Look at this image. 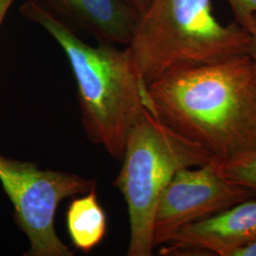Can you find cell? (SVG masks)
I'll return each mask as SVG.
<instances>
[{
  "instance_id": "1",
  "label": "cell",
  "mask_w": 256,
  "mask_h": 256,
  "mask_svg": "<svg viewBox=\"0 0 256 256\" xmlns=\"http://www.w3.org/2000/svg\"><path fill=\"white\" fill-rule=\"evenodd\" d=\"M144 106L216 162L256 149V66L248 54L174 66L147 82Z\"/></svg>"
},
{
  "instance_id": "2",
  "label": "cell",
  "mask_w": 256,
  "mask_h": 256,
  "mask_svg": "<svg viewBox=\"0 0 256 256\" xmlns=\"http://www.w3.org/2000/svg\"><path fill=\"white\" fill-rule=\"evenodd\" d=\"M30 21L44 28L66 55L78 88L82 126L88 138L122 160L128 133L146 108V84L128 48L92 46L38 0L20 7Z\"/></svg>"
},
{
  "instance_id": "3",
  "label": "cell",
  "mask_w": 256,
  "mask_h": 256,
  "mask_svg": "<svg viewBox=\"0 0 256 256\" xmlns=\"http://www.w3.org/2000/svg\"><path fill=\"white\" fill-rule=\"evenodd\" d=\"M248 45L247 30L221 24L210 0H149L126 48L146 84L176 64L247 54Z\"/></svg>"
},
{
  "instance_id": "4",
  "label": "cell",
  "mask_w": 256,
  "mask_h": 256,
  "mask_svg": "<svg viewBox=\"0 0 256 256\" xmlns=\"http://www.w3.org/2000/svg\"><path fill=\"white\" fill-rule=\"evenodd\" d=\"M214 160L202 147L165 126L146 108L144 110L128 133L122 164L114 182L128 206V256L153 254L156 210L176 173Z\"/></svg>"
},
{
  "instance_id": "5",
  "label": "cell",
  "mask_w": 256,
  "mask_h": 256,
  "mask_svg": "<svg viewBox=\"0 0 256 256\" xmlns=\"http://www.w3.org/2000/svg\"><path fill=\"white\" fill-rule=\"evenodd\" d=\"M0 183L14 207V218L28 241L27 256H72L56 234L55 214L60 203L90 192L92 178L64 171L40 169L36 164L0 154Z\"/></svg>"
},
{
  "instance_id": "6",
  "label": "cell",
  "mask_w": 256,
  "mask_h": 256,
  "mask_svg": "<svg viewBox=\"0 0 256 256\" xmlns=\"http://www.w3.org/2000/svg\"><path fill=\"white\" fill-rule=\"evenodd\" d=\"M254 198L247 189L220 174L218 162L178 170L156 210L155 248L166 244L184 226L206 220L239 202Z\"/></svg>"
},
{
  "instance_id": "7",
  "label": "cell",
  "mask_w": 256,
  "mask_h": 256,
  "mask_svg": "<svg viewBox=\"0 0 256 256\" xmlns=\"http://www.w3.org/2000/svg\"><path fill=\"white\" fill-rule=\"evenodd\" d=\"M256 240V198L239 202L206 220L178 230L160 256H232L239 248Z\"/></svg>"
},
{
  "instance_id": "8",
  "label": "cell",
  "mask_w": 256,
  "mask_h": 256,
  "mask_svg": "<svg viewBox=\"0 0 256 256\" xmlns=\"http://www.w3.org/2000/svg\"><path fill=\"white\" fill-rule=\"evenodd\" d=\"M68 25L81 28L99 43L128 46L140 14L126 0H38Z\"/></svg>"
},
{
  "instance_id": "9",
  "label": "cell",
  "mask_w": 256,
  "mask_h": 256,
  "mask_svg": "<svg viewBox=\"0 0 256 256\" xmlns=\"http://www.w3.org/2000/svg\"><path fill=\"white\" fill-rule=\"evenodd\" d=\"M66 220L74 247L88 254L101 243L106 232V216L98 202L96 187L79 198L74 196Z\"/></svg>"
},
{
  "instance_id": "10",
  "label": "cell",
  "mask_w": 256,
  "mask_h": 256,
  "mask_svg": "<svg viewBox=\"0 0 256 256\" xmlns=\"http://www.w3.org/2000/svg\"><path fill=\"white\" fill-rule=\"evenodd\" d=\"M220 174L247 189L256 198V149L226 162H218Z\"/></svg>"
},
{
  "instance_id": "11",
  "label": "cell",
  "mask_w": 256,
  "mask_h": 256,
  "mask_svg": "<svg viewBox=\"0 0 256 256\" xmlns=\"http://www.w3.org/2000/svg\"><path fill=\"white\" fill-rule=\"evenodd\" d=\"M234 14V22L242 28L247 27L256 14V0H227Z\"/></svg>"
},
{
  "instance_id": "12",
  "label": "cell",
  "mask_w": 256,
  "mask_h": 256,
  "mask_svg": "<svg viewBox=\"0 0 256 256\" xmlns=\"http://www.w3.org/2000/svg\"><path fill=\"white\" fill-rule=\"evenodd\" d=\"M250 36V45L247 54L250 57L256 66V14L250 19L247 27L245 28Z\"/></svg>"
},
{
  "instance_id": "13",
  "label": "cell",
  "mask_w": 256,
  "mask_h": 256,
  "mask_svg": "<svg viewBox=\"0 0 256 256\" xmlns=\"http://www.w3.org/2000/svg\"><path fill=\"white\" fill-rule=\"evenodd\" d=\"M232 256H256V240L234 250Z\"/></svg>"
},
{
  "instance_id": "14",
  "label": "cell",
  "mask_w": 256,
  "mask_h": 256,
  "mask_svg": "<svg viewBox=\"0 0 256 256\" xmlns=\"http://www.w3.org/2000/svg\"><path fill=\"white\" fill-rule=\"evenodd\" d=\"M16 0H0V27L2 25V22L5 18L8 10H9L12 4Z\"/></svg>"
},
{
  "instance_id": "15",
  "label": "cell",
  "mask_w": 256,
  "mask_h": 256,
  "mask_svg": "<svg viewBox=\"0 0 256 256\" xmlns=\"http://www.w3.org/2000/svg\"><path fill=\"white\" fill-rule=\"evenodd\" d=\"M134 9L138 12V14H142L147 8L149 0H126Z\"/></svg>"
}]
</instances>
